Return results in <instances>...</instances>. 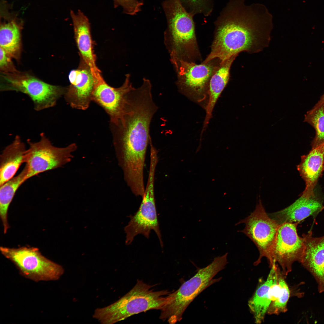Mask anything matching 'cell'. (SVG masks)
<instances>
[{
  "label": "cell",
  "mask_w": 324,
  "mask_h": 324,
  "mask_svg": "<svg viewBox=\"0 0 324 324\" xmlns=\"http://www.w3.org/2000/svg\"><path fill=\"white\" fill-rule=\"evenodd\" d=\"M273 16L264 5H247L244 0H229L214 22L210 53L202 63H220L242 52H259L267 47L273 28Z\"/></svg>",
  "instance_id": "1"
},
{
  "label": "cell",
  "mask_w": 324,
  "mask_h": 324,
  "mask_svg": "<svg viewBox=\"0 0 324 324\" xmlns=\"http://www.w3.org/2000/svg\"><path fill=\"white\" fill-rule=\"evenodd\" d=\"M150 81L128 93L124 113L116 124H111L113 142L119 165L132 177L144 174L152 119L158 107L154 102Z\"/></svg>",
  "instance_id": "2"
},
{
  "label": "cell",
  "mask_w": 324,
  "mask_h": 324,
  "mask_svg": "<svg viewBox=\"0 0 324 324\" xmlns=\"http://www.w3.org/2000/svg\"><path fill=\"white\" fill-rule=\"evenodd\" d=\"M167 22L164 33L165 45L172 62H194L201 58L193 16L180 0H165L162 3Z\"/></svg>",
  "instance_id": "3"
},
{
  "label": "cell",
  "mask_w": 324,
  "mask_h": 324,
  "mask_svg": "<svg viewBox=\"0 0 324 324\" xmlns=\"http://www.w3.org/2000/svg\"><path fill=\"white\" fill-rule=\"evenodd\" d=\"M169 294L167 290L154 291L151 285L138 280L132 289L118 301L96 308L93 317L101 324H113L147 310H160Z\"/></svg>",
  "instance_id": "4"
},
{
  "label": "cell",
  "mask_w": 324,
  "mask_h": 324,
  "mask_svg": "<svg viewBox=\"0 0 324 324\" xmlns=\"http://www.w3.org/2000/svg\"><path fill=\"white\" fill-rule=\"evenodd\" d=\"M228 253L215 257L206 267L201 268L192 278L186 281L177 290L170 293L160 310V318L174 324L180 321L189 305L201 292L221 278L213 279L218 272L224 269L228 263Z\"/></svg>",
  "instance_id": "5"
},
{
  "label": "cell",
  "mask_w": 324,
  "mask_h": 324,
  "mask_svg": "<svg viewBox=\"0 0 324 324\" xmlns=\"http://www.w3.org/2000/svg\"><path fill=\"white\" fill-rule=\"evenodd\" d=\"M0 89L1 91H14L26 94L37 111L55 106L66 90L65 87L47 83L28 73L19 71L1 73Z\"/></svg>",
  "instance_id": "6"
},
{
  "label": "cell",
  "mask_w": 324,
  "mask_h": 324,
  "mask_svg": "<svg viewBox=\"0 0 324 324\" xmlns=\"http://www.w3.org/2000/svg\"><path fill=\"white\" fill-rule=\"evenodd\" d=\"M37 142L28 140L26 165L27 168L26 178H29L43 172L62 166L70 162L74 156L72 153L77 148L74 143L63 148L53 145L45 134H40Z\"/></svg>",
  "instance_id": "7"
},
{
  "label": "cell",
  "mask_w": 324,
  "mask_h": 324,
  "mask_svg": "<svg viewBox=\"0 0 324 324\" xmlns=\"http://www.w3.org/2000/svg\"><path fill=\"white\" fill-rule=\"evenodd\" d=\"M6 257L13 262L26 275L38 280H55L63 274L62 267L46 258L36 248L1 247Z\"/></svg>",
  "instance_id": "8"
},
{
  "label": "cell",
  "mask_w": 324,
  "mask_h": 324,
  "mask_svg": "<svg viewBox=\"0 0 324 324\" xmlns=\"http://www.w3.org/2000/svg\"><path fill=\"white\" fill-rule=\"evenodd\" d=\"M156 166L150 165L148 179L142 200L137 211L130 216V220L124 228L126 234V244H130L134 237L141 234L148 238L150 231L156 233L161 247L163 244L158 220L154 194V178Z\"/></svg>",
  "instance_id": "9"
},
{
  "label": "cell",
  "mask_w": 324,
  "mask_h": 324,
  "mask_svg": "<svg viewBox=\"0 0 324 324\" xmlns=\"http://www.w3.org/2000/svg\"><path fill=\"white\" fill-rule=\"evenodd\" d=\"M244 223V228L239 231L244 233L257 248L260 255L254 263L257 265L263 257H266L269 264L273 247L279 225L266 212L260 200L254 211L248 217L236 224Z\"/></svg>",
  "instance_id": "10"
},
{
  "label": "cell",
  "mask_w": 324,
  "mask_h": 324,
  "mask_svg": "<svg viewBox=\"0 0 324 324\" xmlns=\"http://www.w3.org/2000/svg\"><path fill=\"white\" fill-rule=\"evenodd\" d=\"M298 224L286 223L280 225L273 247L269 266L278 262L285 276L291 271L294 262H300L302 254L304 239L297 233Z\"/></svg>",
  "instance_id": "11"
},
{
  "label": "cell",
  "mask_w": 324,
  "mask_h": 324,
  "mask_svg": "<svg viewBox=\"0 0 324 324\" xmlns=\"http://www.w3.org/2000/svg\"><path fill=\"white\" fill-rule=\"evenodd\" d=\"M94 80L92 100L109 115L110 123L116 124L124 114L128 93L134 88L130 82V75H126L123 84L118 88L109 86L102 77Z\"/></svg>",
  "instance_id": "12"
},
{
  "label": "cell",
  "mask_w": 324,
  "mask_h": 324,
  "mask_svg": "<svg viewBox=\"0 0 324 324\" xmlns=\"http://www.w3.org/2000/svg\"><path fill=\"white\" fill-rule=\"evenodd\" d=\"M213 61L200 64L183 60L172 63L177 73V84L179 89L198 94L203 92L219 64H215Z\"/></svg>",
  "instance_id": "13"
},
{
  "label": "cell",
  "mask_w": 324,
  "mask_h": 324,
  "mask_svg": "<svg viewBox=\"0 0 324 324\" xmlns=\"http://www.w3.org/2000/svg\"><path fill=\"white\" fill-rule=\"evenodd\" d=\"M70 85L64 95L66 102L73 108L84 110L92 100L94 80L90 69L81 67L72 70L68 76Z\"/></svg>",
  "instance_id": "14"
},
{
  "label": "cell",
  "mask_w": 324,
  "mask_h": 324,
  "mask_svg": "<svg viewBox=\"0 0 324 324\" xmlns=\"http://www.w3.org/2000/svg\"><path fill=\"white\" fill-rule=\"evenodd\" d=\"M279 270L278 265L274 263L266 280L257 288L248 302V306L256 323L260 324L264 321L270 304L280 292L281 287L278 280Z\"/></svg>",
  "instance_id": "15"
},
{
  "label": "cell",
  "mask_w": 324,
  "mask_h": 324,
  "mask_svg": "<svg viewBox=\"0 0 324 324\" xmlns=\"http://www.w3.org/2000/svg\"><path fill=\"white\" fill-rule=\"evenodd\" d=\"M322 200L314 193L302 192L292 204L270 216L279 225L286 223H299L308 217L316 216L323 209Z\"/></svg>",
  "instance_id": "16"
},
{
  "label": "cell",
  "mask_w": 324,
  "mask_h": 324,
  "mask_svg": "<svg viewBox=\"0 0 324 324\" xmlns=\"http://www.w3.org/2000/svg\"><path fill=\"white\" fill-rule=\"evenodd\" d=\"M304 248L300 262L316 279L320 292H324V235L313 236L311 231L304 234Z\"/></svg>",
  "instance_id": "17"
},
{
  "label": "cell",
  "mask_w": 324,
  "mask_h": 324,
  "mask_svg": "<svg viewBox=\"0 0 324 324\" xmlns=\"http://www.w3.org/2000/svg\"><path fill=\"white\" fill-rule=\"evenodd\" d=\"M1 14L0 46L12 58L19 62L22 52L21 32L23 22L3 5Z\"/></svg>",
  "instance_id": "18"
},
{
  "label": "cell",
  "mask_w": 324,
  "mask_h": 324,
  "mask_svg": "<svg viewBox=\"0 0 324 324\" xmlns=\"http://www.w3.org/2000/svg\"><path fill=\"white\" fill-rule=\"evenodd\" d=\"M70 13L77 46L82 58L90 69L93 77H100L101 75L96 64L89 20L80 10L76 13L71 10Z\"/></svg>",
  "instance_id": "19"
},
{
  "label": "cell",
  "mask_w": 324,
  "mask_h": 324,
  "mask_svg": "<svg viewBox=\"0 0 324 324\" xmlns=\"http://www.w3.org/2000/svg\"><path fill=\"white\" fill-rule=\"evenodd\" d=\"M297 169L305 182L303 192L314 193L318 180L324 169V142L312 148L308 154L302 156Z\"/></svg>",
  "instance_id": "20"
},
{
  "label": "cell",
  "mask_w": 324,
  "mask_h": 324,
  "mask_svg": "<svg viewBox=\"0 0 324 324\" xmlns=\"http://www.w3.org/2000/svg\"><path fill=\"white\" fill-rule=\"evenodd\" d=\"M27 152L18 135L3 150L0 156V186L13 177L20 166L26 163Z\"/></svg>",
  "instance_id": "21"
},
{
  "label": "cell",
  "mask_w": 324,
  "mask_h": 324,
  "mask_svg": "<svg viewBox=\"0 0 324 324\" xmlns=\"http://www.w3.org/2000/svg\"><path fill=\"white\" fill-rule=\"evenodd\" d=\"M236 57L233 56L219 63L211 78L208 86L209 97L206 121L210 118L218 98L228 82L230 67Z\"/></svg>",
  "instance_id": "22"
},
{
  "label": "cell",
  "mask_w": 324,
  "mask_h": 324,
  "mask_svg": "<svg viewBox=\"0 0 324 324\" xmlns=\"http://www.w3.org/2000/svg\"><path fill=\"white\" fill-rule=\"evenodd\" d=\"M27 169L26 165L22 171L2 185L0 188V216L6 233L9 228L8 211L15 193L20 186L27 180Z\"/></svg>",
  "instance_id": "23"
},
{
  "label": "cell",
  "mask_w": 324,
  "mask_h": 324,
  "mask_svg": "<svg viewBox=\"0 0 324 324\" xmlns=\"http://www.w3.org/2000/svg\"><path fill=\"white\" fill-rule=\"evenodd\" d=\"M304 121L314 128L315 135L311 144L312 148L324 142V105L319 101L304 116Z\"/></svg>",
  "instance_id": "24"
},
{
  "label": "cell",
  "mask_w": 324,
  "mask_h": 324,
  "mask_svg": "<svg viewBox=\"0 0 324 324\" xmlns=\"http://www.w3.org/2000/svg\"><path fill=\"white\" fill-rule=\"evenodd\" d=\"M284 275L280 270L278 273V280L281 287L280 292L276 299L270 304L267 312L268 314L278 315L280 313L285 312L287 310V304L290 296V292Z\"/></svg>",
  "instance_id": "25"
},
{
  "label": "cell",
  "mask_w": 324,
  "mask_h": 324,
  "mask_svg": "<svg viewBox=\"0 0 324 324\" xmlns=\"http://www.w3.org/2000/svg\"><path fill=\"white\" fill-rule=\"evenodd\" d=\"M186 10L193 16L202 14L208 16L213 10V0H180Z\"/></svg>",
  "instance_id": "26"
},
{
  "label": "cell",
  "mask_w": 324,
  "mask_h": 324,
  "mask_svg": "<svg viewBox=\"0 0 324 324\" xmlns=\"http://www.w3.org/2000/svg\"><path fill=\"white\" fill-rule=\"evenodd\" d=\"M115 7H122L125 14L134 15L141 10L143 2L138 0H112Z\"/></svg>",
  "instance_id": "27"
},
{
  "label": "cell",
  "mask_w": 324,
  "mask_h": 324,
  "mask_svg": "<svg viewBox=\"0 0 324 324\" xmlns=\"http://www.w3.org/2000/svg\"><path fill=\"white\" fill-rule=\"evenodd\" d=\"M0 70L1 73H12L18 72L11 57L0 47Z\"/></svg>",
  "instance_id": "28"
},
{
  "label": "cell",
  "mask_w": 324,
  "mask_h": 324,
  "mask_svg": "<svg viewBox=\"0 0 324 324\" xmlns=\"http://www.w3.org/2000/svg\"><path fill=\"white\" fill-rule=\"evenodd\" d=\"M319 101L322 103L324 105V94L321 96Z\"/></svg>",
  "instance_id": "29"
}]
</instances>
